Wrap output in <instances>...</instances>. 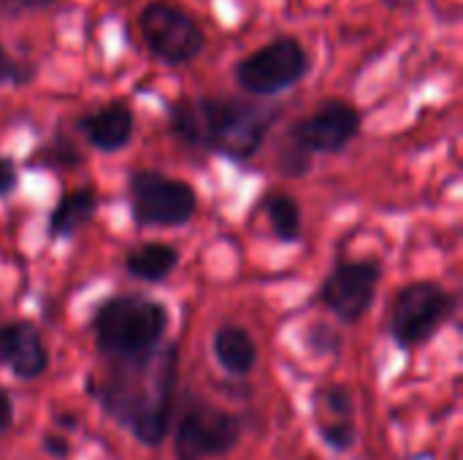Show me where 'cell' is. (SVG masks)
I'll use <instances>...</instances> for the list:
<instances>
[{
	"instance_id": "16",
	"label": "cell",
	"mask_w": 463,
	"mask_h": 460,
	"mask_svg": "<svg viewBox=\"0 0 463 460\" xmlns=\"http://www.w3.org/2000/svg\"><path fill=\"white\" fill-rule=\"evenodd\" d=\"M263 209H266L271 230L279 241H285V244L298 241V236H301V206L293 195L271 192V195H266Z\"/></svg>"
},
{
	"instance_id": "29",
	"label": "cell",
	"mask_w": 463,
	"mask_h": 460,
	"mask_svg": "<svg viewBox=\"0 0 463 460\" xmlns=\"http://www.w3.org/2000/svg\"><path fill=\"white\" fill-rule=\"evenodd\" d=\"M0 366H3V358H0Z\"/></svg>"
},
{
	"instance_id": "21",
	"label": "cell",
	"mask_w": 463,
	"mask_h": 460,
	"mask_svg": "<svg viewBox=\"0 0 463 460\" xmlns=\"http://www.w3.org/2000/svg\"><path fill=\"white\" fill-rule=\"evenodd\" d=\"M323 401L328 407V415H336L339 420H347L350 412H353V407H355L353 393H350L347 385H331V388H326L323 390Z\"/></svg>"
},
{
	"instance_id": "3",
	"label": "cell",
	"mask_w": 463,
	"mask_h": 460,
	"mask_svg": "<svg viewBox=\"0 0 463 460\" xmlns=\"http://www.w3.org/2000/svg\"><path fill=\"white\" fill-rule=\"evenodd\" d=\"M95 350L114 363H138L160 350L168 328L165 304L146 296L106 298L92 314Z\"/></svg>"
},
{
	"instance_id": "4",
	"label": "cell",
	"mask_w": 463,
	"mask_h": 460,
	"mask_svg": "<svg viewBox=\"0 0 463 460\" xmlns=\"http://www.w3.org/2000/svg\"><path fill=\"white\" fill-rule=\"evenodd\" d=\"M309 52L296 35H277L233 65L236 84L252 98H271L296 87L309 73Z\"/></svg>"
},
{
	"instance_id": "24",
	"label": "cell",
	"mask_w": 463,
	"mask_h": 460,
	"mask_svg": "<svg viewBox=\"0 0 463 460\" xmlns=\"http://www.w3.org/2000/svg\"><path fill=\"white\" fill-rule=\"evenodd\" d=\"M19 184V174H16V165L11 157H3L0 155V198L11 195Z\"/></svg>"
},
{
	"instance_id": "2",
	"label": "cell",
	"mask_w": 463,
	"mask_h": 460,
	"mask_svg": "<svg viewBox=\"0 0 463 460\" xmlns=\"http://www.w3.org/2000/svg\"><path fill=\"white\" fill-rule=\"evenodd\" d=\"M146 361L119 363L122 371H117L106 385L90 388V396L98 399L114 420L128 426L136 442H141L144 447H160L171 426L174 393L179 380V347L168 344L155 352L149 380L144 382L141 374Z\"/></svg>"
},
{
	"instance_id": "6",
	"label": "cell",
	"mask_w": 463,
	"mask_h": 460,
	"mask_svg": "<svg viewBox=\"0 0 463 460\" xmlns=\"http://www.w3.org/2000/svg\"><path fill=\"white\" fill-rule=\"evenodd\" d=\"M128 187L130 214L138 228H182L198 209L193 184L160 171H133Z\"/></svg>"
},
{
	"instance_id": "27",
	"label": "cell",
	"mask_w": 463,
	"mask_h": 460,
	"mask_svg": "<svg viewBox=\"0 0 463 460\" xmlns=\"http://www.w3.org/2000/svg\"><path fill=\"white\" fill-rule=\"evenodd\" d=\"M420 0H385V5L391 8H399V11H407V8H415Z\"/></svg>"
},
{
	"instance_id": "25",
	"label": "cell",
	"mask_w": 463,
	"mask_h": 460,
	"mask_svg": "<svg viewBox=\"0 0 463 460\" xmlns=\"http://www.w3.org/2000/svg\"><path fill=\"white\" fill-rule=\"evenodd\" d=\"M14 426V396L8 390H0V439Z\"/></svg>"
},
{
	"instance_id": "11",
	"label": "cell",
	"mask_w": 463,
	"mask_h": 460,
	"mask_svg": "<svg viewBox=\"0 0 463 460\" xmlns=\"http://www.w3.org/2000/svg\"><path fill=\"white\" fill-rule=\"evenodd\" d=\"M0 358L16 380H38L49 369V352L38 328L27 320L0 325Z\"/></svg>"
},
{
	"instance_id": "8",
	"label": "cell",
	"mask_w": 463,
	"mask_h": 460,
	"mask_svg": "<svg viewBox=\"0 0 463 460\" xmlns=\"http://www.w3.org/2000/svg\"><path fill=\"white\" fill-rule=\"evenodd\" d=\"M244 437V423L241 418L214 409L206 404L184 409L182 420L176 423V437H174V453L176 460H206L222 458Z\"/></svg>"
},
{
	"instance_id": "20",
	"label": "cell",
	"mask_w": 463,
	"mask_h": 460,
	"mask_svg": "<svg viewBox=\"0 0 463 460\" xmlns=\"http://www.w3.org/2000/svg\"><path fill=\"white\" fill-rule=\"evenodd\" d=\"M312 168V155H307L304 149H298L293 141H288L279 149V171L290 179H301L304 174H309Z\"/></svg>"
},
{
	"instance_id": "19",
	"label": "cell",
	"mask_w": 463,
	"mask_h": 460,
	"mask_svg": "<svg viewBox=\"0 0 463 460\" xmlns=\"http://www.w3.org/2000/svg\"><path fill=\"white\" fill-rule=\"evenodd\" d=\"M320 437L323 442L334 450V453H350L358 442V431L350 420H334V423H323L320 426Z\"/></svg>"
},
{
	"instance_id": "15",
	"label": "cell",
	"mask_w": 463,
	"mask_h": 460,
	"mask_svg": "<svg viewBox=\"0 0 463 460\" xmlns=\"http://www.w3.org/2000/svg\"><path fill=\"white\" fill-rule=\"evenodd\" d=\"M179 266V252L176 247L171 244H160V241H152V244H141L136 247L128 260H125V268L130 277L141 279V282H165L174 268Z\"/></svg>"
},
{
	"instance_id": "7",
	"label": "cell",
	"mask_w": 463,
	"mask_h": 460,
	"mask_svg": "<svg viewBox=\"0 0 463 460\" xmlns=\"http://www.w3.org/2000/svg\"><path fill=\"white\" fill-rule=\"evenodd\" d=\"M138 33L149 54L165 65H187L206 49L201 24L168 0H149L138 11Z\"/></svg>"
},
{
	"instance_id": "10",
	"label": "cell",
	"mask_w": 463,
	"mask_h": 460,
	"mask_svg": "<svg viewBox=\"0 0 463 460\" xmlns=\"http://www.w3.org/2000/svg\"><path fill=\"white\" fill-rule=\"evenodd\" d=\"M380 279H383L380 260H342L326 277L320 287V301L342 323L358 325L374 306Z\"/></svg>"
},
{
	"instance_id": "12",
	"label": "cell",
	"mask_w": 463,
	"mask_h": 460,
	"mask_svg": "<svg viewBox=\"0 0 463 460\" xmlns=\"http://www.w3.org/2000/svg\"><path fill=\"white\" fill-rule=\"evenodd\" d=\"M76 127L87 138V144L98 152H119L130 144L136 130L133 108L125 100H111L90 114H84Z\"/></svg>"
},
{
	"instance_id": "5",
	"label": "cell",
	"mask_w": 463,
	"mask_h": 460,
	"mask_svg": "<svg viewBox=\"0 0 463 460\" xmlns=\"http://www.w3.org/2000/svg\"><path fill=\"white\" fill-rule=\"evenodd\" d=\"M458 298L439 282H410L399 290L391 309V336L402 350H415L431 342L456 314Z\"/></svg>"
},
{
	"instance_id": "26",
	"label": "cell",
	"mask_w": 463,
	"mask_h": 460,
	"mask_svg": "<svg viewBox=\"0 0 463 460\" xmlns=\"http://www.w3.org/2000/svg\"><path fill=\"white\" fill-rule=\"evenodd\" d=\"M43 450L52 453V458L62 460L68 455L71 445H68V439H62V437H57V434H46V437H43Z\"/></svg>"
},
{
	"instance_id": "18",
	"label": "cell",
	"mask_w": 463,
	"mask_h": 460,
	"mask_svg": "<svg viewBox=\"0 0 463 460\" xmlns=\"http://www.w3.org/2000/svg\"><path fill=\"white\" fill-rule=\"evenodd\" d=\"M35 163L49 165V168H73V165L81 163V155H79V149L71 141L54 138L52 144H46L43 149H38Z\"/></svg>"
},
{
	"instance_id": "22",
	"label": "cell",
	"mask_w": 463,
	"mask_h": 460,
	"mask_svg": "<svg viewBox=\"0 0 463 460\" xmlns=\"http://www.w3.org/2000/svg\"><path fill=\"white\" fill-rule=\"evenodd\" d=\"M307 344L312 352L323 355V352H336L339 347V336L328 328V325H312L307 331Z\"/></svg>"
},
{
	"instance_id": "9",
	"label": "cell",
	"mask_w": 463,
	"mask_h": 460,
	"mask_svg": "<svg viewBox=\"0 0 463 460\" xmlns=\"http://www.w3.org/2000/svg\"><path fill=\"white\" fill-rule=\"evenodd\" d=\"M361 127H364V114L358 106L342 98H328L312 114L301 117L290 127L288 141H293L298 149H304L312 157L339 155L358 138Z\"/></svg>"
},
{
	"instance_id": "17",
	"label": "cell",
	"mask_w": 463,
	"mask_h": 460,
	"mask_svg": "<svg viewBox=\"0 0 463 460\" xmlns=\"http://www.w3.org/2000/svg\"><path fill=\"white\" fill-rule=\"evenodd\" d=\"M38 76V65L30 60H19L16 54L8 52L5 43H0V84L8 87H27Z\"/></svg>"
},
{
	"instance_id": "30",
	"label": "cell",
	"mask_w": 463,
	"mask_h": 460,
	"mask_svg": "<svg viewBox=\"0 0 463 460\" xmlns=\"http://www.w3.org/2000/svg\"><path fill=\"white\" fill-rule=\"evenodd\" d=\"M309 460H312V458H309Z\"/></svg>"
},
{
	"instance_id": "23",
	"label": "cell",
	"mask_w": 463,
	"mask_h": 460,
	"mask_svg": "<svg viewBox=\"0 0 463 460\" xmlns=\"http://www.w3.org/2000/svg\"><path fill=\"white\" fill-rule=\"evenodd\" d=\"M57 0H0V16H19L27 11H41L54 5Z\"/></svg>"
},
{
	"instance_id": "13",
	"label": "cell",
	"mask_w": 463,
	"mask_h": 460,
	"mask_svg": "<svg viewBox=\"0 0 463 460\" xmlns=\"http://www.w3.org/2000/svg\"><path fill=\"white\" fill-rule=\"evenodd\" d=\"M95 211H98V192L92 187H76L71 192H62V198L49 211V228H46L49 239L52 241L71 239L84 225H90Z\"/></svg>"
},
{
	"instance_id": "1",
	"label": "cell",
	"mask_w": 463,
	"mask_h": 460,
	"mask_svg": "<svg viewBox=\"0 0 463 460\" xmlns=\"http://www.w3.org/2000/svg\"><path fill=\"white\" fill-rule=\"evenodd\" d=\"M282 106L241 98H179L168 106L171 136L193 149L250 160L279 119Z\"/></svg>"
},
{
	"instance_id": "14",
	"label": "cell",
	"mask_w": 463,
	"mask_h": 460,
	"mask_svg": "<svg viewBox=\"0 0 463 460\" xmlns=\"http://www.w3.org/2000/svg\"><path fill=\"white\" fill-rule=\"evenodd\" d=\"M214 358L231 377H247L258 366V347L247 328L222 325L214 333Z\"/></svg>"
},
{
	"instance_id": "28",
	"label": "cell",
	"mask_w": 463,
	"mask_h": 460,
	"mask_svg": "<svg viewBox=\"0 0 463 460\" xmlns=\"http://www.w3.org/2000/svg\"><path fill=\"white\" fill-rule=\"evenodd\" d=\"M57 423H62V426H68V428H73L79 420L76 418H68V415H57Z\"/></svg>"
}]
</instances>
